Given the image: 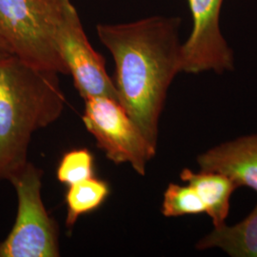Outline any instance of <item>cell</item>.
Instances as JSON below:
<instances>
[{
  "label": "cell",
  "mask_w": 257,
  "mask_h": 257,
  "mask_svg": "<svg viewBox=\"0 0 257 257\" xmlns=\"http://www.w3.org/2000/svg\"><path fill=\"white\" fill-rule=\"evenodd\" d=\"M181 22L178 17L155 16L96 27L100 42L114 60L118 102L156 150L168 91L181 73Z\"/></svg>",
  "instance_id": "obj_1"
},
{
  "label": "cell",
  "mask_w": 257,
  "mask_h": 257,
  "mask_svg": "<svg viewBox=\"0 0 257 257\" xmlns=\"http://www.w3.org/2000/svg\"><path fill=\"white\" fill-rule=\"evenodd\" d=\"M65 103L57 73L0 57V182L27 165L33 135L58 119Z\"/></svg>",
  "instance_id": "obj_2"
},
{
  "label": "cell",
  "mask_w": 257,
  "mask_h": 257,
  "mask_svg": "<svg viewBox=\"0 0 257 257\" xmlns=\"http://www.w3.org/2000/svg\"><path fill=\"white\" fill-rule=\"evenodd\" d=\"M37 1L48 34L80 96L84 100L110 97L118 101L105 58L91 45L71 0Z\"/></svg>",
  "instance_id": "obj_3"
},
{
  "label": "cell",
  "mask_w": 257,
  "mask_h": 257,
  "mask_svg": "<svg viewBox=\"0 0 257 257\" xmlns=\"http://www.w3.org/2000/svg\"><path fill=\"white\" fill-rule=\"evenodd\" d=\"M43 171L31 162L11 178L18 196L14 227L0 242V257L60 255L58 225L48 213L41 197Z\"/></svg>",
  "instance_id": "obj_4"
},
{
  "label": "cell",
  "mask_w": 257,
  "mask_h": 257,
  "mask_svg": "<svg viewBox=\"0 0 257 257\" xmlns=\"http://www.w3.org/2000/svg\"><path fill=\"white\" fill-rule=\"evenodd\" d=\"M82 120L109 160L117 165L128 163L138 175H145L156 149L148 142L119 102L110 97L87 99Z\"/></svg>",
  "instance_id": "obj_5"
},
{
  "label": "cell",
  "mask_w": 257,
  "mask_h": 257,
  "mask_svg": "<svg viewBox=\"0 0 257 257\" xmlns=\"http://www.w3.org/2000/svg\"><path fill=\"white\" fill-rule=\"evenodd\" d=\"M0 37L13 55L28 64L69 74L48 34L37 0H0Z\"/></svg>",
  "instance_id": "obj_6"
},
{
  "label": "cell",
  "mask_w": 257,
  "mask_h": 257,
  "mask_svg": "<svg viewBox=\"0 0 257 257\" xmlns=\"http://www.w3.org/2000/svg\"><path fill=\"white\" fill-rule=\"evenodd\" d=\"M193 17L190 37L181 44L180 69L187 74L234 70V54L222 35L220 13L224 0H187Z\"/></svg>",
  "instance_id": "obj_7"
},
{
  "label": "cell",
  "mask_w": 257,
  "mask_h": 257,
  "mask_svg": "<svg viewBox=\"0 0 257 257\" xmlns=\"http://www.w3.org/2000/svg\"><path fill=\"white\" fill-rule=\"evenodd\" d=\"M200 170L220 173L257 193V134L211 148L196 157Z\"/></svg>",
  "instance_id": "obj_8"
},
{
  "label": "cell",
  "mask_w": 257,
  "mask_h": 257,
  "mask_svg": "<svg viewBox=\"0 0 257 257\" xmlns=\"http://www.w3.org/2000/svg\"><path fill=\"white\" fill-rule=\"evenodd\" d=\"M180 178L199 195L213 228L225 224L230 212V196L237 188L234 182L220 173L204 170L195 173L187 168L180 173Z\"/></svg>",
  "instance_id": "obj_9"
},
{
  "label": "cell",
  "mask_w": 257,
  "mask_h": 257,
  "mask_svg": "<svg viewBox=\"0 0 257 257\" xmlns=\"http://www.w3.org/2000/svg\"><path fill=\"white\" fill-rule=\"evenodd\" d=\"M195 248H220L232 257H257V204L244 220L233 226L225 223L213 228L196 243Z\"/></svg>",
  "instance_id": "obj_10"
},
{
  "label": "cell",
  "mask_w": 257,
  "mask_h": 257,
  "mask_svg": "<svg viewBox=\"0 0 257 257\" xmlns=\"http://www.w3.org/2000/svg\"><path fill=\"white\" fill-rule=\"evenodd\" d=\"M110 185L96 176L68 186L65 194L66 226L72 230L80 216L101 207L110 195Z\"/></svg>",
  "instance_id": "obj_11"
},
{
  "label": "cell",
  "mask_w": 257,
  "mask_h": 257,
  "mask_svg": "<svg viewBox=\"0 0 257 257\" xmlns=\"http://www.w3.org/2000/svg\"><path fill=\"white\" fill-rule=\"evenodd\" d=\"M161 212L166 217H179L206 213V208L192 186L170 183L163 194Z\"/></svg>",
  "instance_id": "obj_12"
},
{
  "label": "cell",
  "mask_w": 257,
  "mask_h": 257,
  "mask_svg": "<svg viewBox=\"0 0 257 257\" xmlns=\"http://www.w3.org/2000/svg\"><path fill=\"white\" fill-rule=\"evenodd\" d=\"M94 177V156L87 148L65 153L56 168V178L67 187Z\"/></svg>",
  "instance_id": "obj_13"
},
{
  "label": "cell",
  "mask_w": 257,
  "mask_h": 257,
  "mask_svg": "<svg viewBox=\"0 0 257 257\" xmlns=\"http://www.w3.org/2000/svg\"><path fill=\"white\" fill-rule=\"evenodd\" d=\"M13 55L11 48L6 43V41L2 37H0V57L8 56V55Z\"/></svg>",
  "instance_id": "obj_14"
}]
</instances>
